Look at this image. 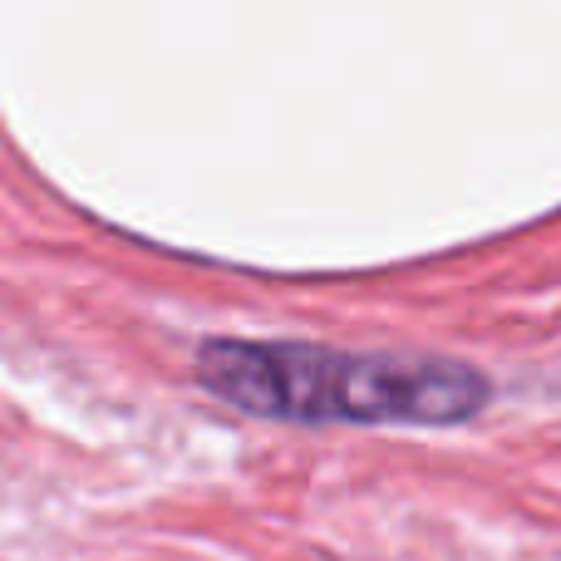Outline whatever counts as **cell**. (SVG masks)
<instances>
[{"label": "cell", "mask_w": 561, "mask_h": 561, "mask_svg": "<svg viewBox=\"0 0 561 561\" xmlns=\"http://www.w3.org/2000/svg\"><path fill=\"white\" fill-rule=\"evenodd\" d=\"M197 385L222 404L296 424H419L448 428L483 414V369L404 350H330L310 340H207Z\"/></svg>", "instance_id": "cell-1"}]
</instances>
